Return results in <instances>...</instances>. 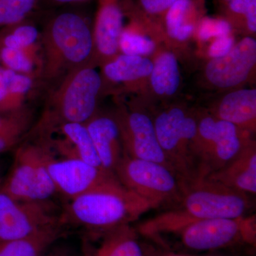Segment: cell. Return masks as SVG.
I'll return each mask as SVG.
<instances>
[{"instance_id": "obj_1", "label": "cell", "mask_w": 256, "mask_h": 256, "mask_svg": "<svg viewBox=\"0 0 256 256\" xmlns=\"http://www.w3.org/2000/svg\"><path fill=\"white\" fill-rule=\"evenodd\" d=\"M154 205L124 186L116 176L68 200L60 213L64 226L98 234L136 222Z\"/></svg>"}, {"instance_id": "obj_2", "label": "cell", "mask_w": 256, "mask_h": 256, "mask_svg": "<svg viewBox=\"0 0 256 256\" xmlns=\"http://www.w3.org/2000/svg\"><path fill=\"white\" fill-rule=\"evenodd\" d=\"M178 202L180 205L175 210L142 224L138 232L148 236L175 233L195 220L244 217L250 206L246 194L206 178H194L185 184Z\"/></svg>"}, {"instance_id": "obj_3", "label": "cell", "mask_w": 256, "mask_h": 256, "mask_svg": "<svg viewBox=\"0 0 256 256\" xmlns=\"http://www.w3.org/2000/svg\"><path fill=\"white\" fill-rule=\"evenodd\" d=\"M40 40V75L44 82H58L74 69L94 64L92 28L78 13L63 12L50 18Z\"/></svg>"}, {"instance_id": "obj_4", "label": "cell", "mask_w": 256, "mask_h": 256, "mask_svg": "<svg viewBox=\"0 0 256 256\" xmlns=\"http://www.w3.org/2000/svg\"><path fill=\"white\" fill-rule=\"evenodd\" d=\"M96 68L92 64L82 66L58 82L37 124V134L64 124H85L97 112L104 80Z\"/></svg>"}, {"instance_id": "obj_5", "label": "cell", "mask_w": 256, "mask_h": 256, "mask_svg": "<svg viewBox=\"0 0 256 256\" xmlns=\"http://www.w3.org/2000/svg\"><path fill=\"white\" fill-rule=\"evenodd\" d=\"M254 134L210 112H197L194 146L196 176L204 178L228 164L254 140Z\"/></svg>"}, {"instance_id": "obj_6", "label": "cell", "mask_w": 256, "mask_h": 256, "mask_svg": "<svg viewBox=\"0 0 256 256\" xmlns=\"http://www.w3.org/2000/svg\"><path fill=\"white\" fill-rule=\"evenodd\" d=\"M156 137L173 169L184 183L196 178L194 146L197 112L182 105H172L153 118Z\"/></svg>"}, {"instance_id": "obj_7", "label": "cell", "mask_w": 256, "mask_h": 256, "mask_svg": "<svg viewBox=\"0 0 256 256\" xmlns=\"http://www.w3.org/2000/svg\"><path fill=\"white\" fill-rule=\"evenodd\" d=\"M114 174L124 186L151 202L156 208L178 202L184 188L182 178L169 166L126 154Z\"/></svg>"}, {"instance_id": "obj_8", "label": "cell", "mask_w": 256, "mask_h": 256, "mask_svg": "<svg viewBox=\"0 0 256 256\" xmlns=\"http://www.w3.org/2000/svg\"><path fill=\"white\" fill-rule=\"evenodd\" d=\"M0 192L20 201L42 202L52 200L56 190L46 164V152L38 142H28L16 150L8 178Z\"/></svg>"}, {"instance_id": "obj_9", "label": "cell", "mask_w": 256, "mask_h": 256, "mask_svg": "<svg viewBox=\"0 0 256 256\" xmlns=\"http://www.w3.org/2000/svg\"><path fill=\"white\" fill-rule=\"evenodd\" d=\"M60 213L52 200L20 201L0 192V242L21 240L62 225Z\"/></svg>"}, {"instance_id": "obj_10", "label": "cell", "mask_w": 256, "mask_h": 256, "mask_svg": "<svg viewBox=\"0 0 256 256\" xmlns=\"http://www.w3.org/2000/svg\"><path fill=\"white\" fill-rule=\"evenodd\" d=\"M256 38L244 36L227 54L206 60L202 80L207 88L220 92L244 88L256 75Z\"/></svg>"}, {"instance_id": "obj_11", "label": "cell", "mask_w": 256, "mask_h": 256, "mask_svg": "<svg viewBox=\"0 0 256 256\" xmlns=\"http://www.w3.org/2000/svg\"><path fill=\"white\" fill-rule=\"evenodd\" d=\"M112 114L118 126L126 156L161 163L174 170L160 146L150 114L139 106L124 104H120Z\"/></svg>"}, {"instance_id": "obj_12", "label": "cell", "mask_w": 256, "mask_h": 256, "mask_svg": "<svg viewBox=\"0 0 256 256\" xmlns=\"http://www.w3.org/2000/svg\"><path fill=\"white\" fill-rule=\"evenodd\" d=\"M254 218H210L195 220L175 233L180 234L184 246L204 252L232 245L239 239L248 242L255 237Z\"/></svg>"}, {"instance_id": "obj_13", "label": "cell", "mask_w": 256, "mask_h": 256, "mask_svg": "<svg viewBox=\"0 0 256 256\" xmlns=\"http://www.w3.org/2000/svg\"><path fill=\"white\" fill-rule=\"evenodd\" d=\"M44 149L47 170L56 193L63 195L68 201L116 176L102 168L82 160L54 158Z\"/></svg>"}, {"instance_id": "obj_14", "label": "cell", "mask_w": 256, "mask_h": 256, "mask_svg": "<svg viewBox=\"0 0 256 256\" xmlns=\"http://www.w3.org/2000/svg\"><path fill=\"white\" fill-rule=\"evenodd\" d=\"M122 0H97L94 28L95 66H102L120 54L119 41L124 28Z\"/></svg>"}, {"instance_id": "obj_15", "label": "cell", "mask_w": 256, "mask_h": 256, "mask_svg": "<svg viewBox=\"0 0 256 256\" xmlns=\"http://www.w3.org/2000/svg\"><path fill=\"white\" fill-rule=\"evenodd\" d=\"M50 132L58 133V137L40 136L38 140L50 156L60 159L82 160L104 169L85 124H64L40 134Z\"/></svg>"}, {"instance_id": "obj_16", "label": "cell", "mask_w": 256, "mask_h": 256, "mask_svg": "<svg viewBox=\"0 0 256 256\" xmlns=\"http://www.w3.org/2000/svg\"><path fill=\"white\" fill-rule=\"evenodd\" d=\"M205 14L204 0H178L162 22L165 46L173 50L186 45L194 38L198 23Z\"/></svg>"}, {"instance_id": "obj_17", "label": "cell", "mask_w": 256, "mask_h": 256, "mask_svg": "<svg viewBox=\"0 0 256 256\" xmlns=\"http://www.w3.org/2000/svg\"><path fill=\"white\" fill-rule=\"evenodd\" d=\"M102 80L121 85L128 92H149L152 60L149 57L119 54L100 67Z\"/></svg>"}, {"instance_id": "obj_18", "label": "cell", "mask_w": 256, "mask_h": 256, "mask_svg": "<svg viewBox=\"0 0 256 256\" xmlns=\"http://www.w3.org/2000/svg\"><path fill=\"white\" fill-rule=\"evenodd\" d=\"M208 112L254 134L256 130V89L240 88L222 92Z\"/></svg>"}, {"instance_id": "obj_19", "label": "cell", "mask_w": 256, "mask_h": 256, "mask_svg": "<svg viewBox=\"0 0 256 256\" xmlns=\"http://www.w3.org/2000/svg\"><path fill=\"white\" fill-rule=\"evenodd\" d=\"M104 169L114 174L124 152L118 126L112 114L96 112L85 124Z\"/></svg>"}, {"instance_id": "obj_20", "label": "cell", "mask_w": 256, "mask_h": 256, "mask_svg": "<svg viewBox=\"0 0 256 256\" xmlns=\"http://www.w3.org/2000/svg\"><path fill=\"white\" fill-rule=\"evenodd\" d=\"M212 181L244 194L256 193V144L246 146L224 168L204 176Z\"/></svg>"}, {"instance_id": "obj_21", "label": "cell", "mask_w": 256, "mask_h": 256, "mask_svg": "<svg viewBox=\"0 0 256 256\" xmlns=\"http://www.w3.org/2000/svg\"><path fill=\"white\" fill-rule=\"evenodd\" d=\"M152 69L149 78V92L156 99L173 98L181 86L182 76L174 50L161 46L152 57Z\"/></svg>"}, {"instance_id": "obj_22", "label": "cell", "mask_w": 256, "mask_h": 256, "mask_svg": "<svg viewBox=\"0 0 256 256\" xmlns=\"http://www.w3.org/2000/svg\"><path fill=\"white\" fill-rule=\"evenodd\" d=\"M88 235L98 239V244L92 248L86 246L84 256H146L131 224Z\"/></svg>"}, {"instance_id": "obj_23", "label": "cell", "mask_w": 256, "mask_h": 256, "mask_svg": "<svg viewBox=\"0 0 256 256\" xmlns=\"http://www.w3.org/2000/svg\"><path fill=\"white\" fill-rule=\"evenodd\" d=\"M64 229L60 224L28 238L0 242V256H44L47 249L65 234Z\"/></svg>"}, {"instance_id": "obj_24", "label": "cell", "mask_w": 256, "mask_h": 256, "mask_svg": "<svg viewBox=\"0 0 256 256\" xmlns=\"http://www.w3.org/2000/svg\"><path fill=\"white\" fill-rule=\"evenodd\" d=\"M129 21L120 37V54L152 58L162 46L161 42L137 22Z\"/></svg>"}, {"instance_id": "obj_25", "label": "cell", "mask_w": 256, "mask_h": 256, "mask_svg": "<svg viewBox=\"0 0 256 256\" xmlns=\"http://www.w3.org/2000/svg\"><path fill=\"white\" fill-rule=\"evenodd\" d=\"M223 12L234 33L256 38V0H230L223 6Z\"/></svg>"}, {"instance_id": "obj_26", "label": "cell", "mask_w": 256, "mask_h": 256, "mask_svg": "<svg viewBox=\"0 0 256 256\" xmlns=\"http://www.w3.org/2000/svg\"><path fill=\"white\" fill-rule=\"evenodd\" d=\"M40 38L38 28L26 21L0 30V46L36 50Z\"/></svg>"}, {"instance_id": "obj_27", "label": "cell", "mask_w": 256, "mask_h": 256, "mask_svg": "<svg viewBox=\"0 0 256 256\" xmlns=\"http://www.w3.org/2000/svg\"><path fill=\"white\" fill-rule=\"evenodd\" d=\"M30 124V114L24 108L8 114L4 124L0 126V153L18 144L28 130Z\"/></svg>"}, {"instance_id": "obj_28", "label": "cell", "mask_w": 256, "mask_h": 256, "mask_svg": "<svg viewBox=\"0 0 256 256\" xmlns=\"http://www.w3.org/2000/svg\"><path fill=\"white\" fill-rule=\"evenodd\" d=\"M40 0H0V30L28 20Z\"/></svg>"}, {"instance_id": "obj_29", "label": "cell", "mask_w": 256, "mask_h": 256, "mask_svg": "<svg viewBox=\"0 0 256 256\" xmlns=\"http://www.w3.org/2000/svg\"><path fill=\"white\" fill-rule=\"evenodd\" d=\"M34 84L33 76L15 73L10 82L8 96L0 112L10 114L21 110L23 102Z\"/></svg>"}, {"instance_id": "obj_30", "label": "cell", "mask_w": 256, "mask_h": 256, "mask_svg": "<svg viewBox=\"0 0 256 256\" xmlns=\"http://www.w3.org/2000/svg\"><path fill=\"white\" fill-rule=\"evenodd\" d=\"M0 60L4 68L34 76L36 50L0 46Z\"/></svg>"}, {"instance_id": "obj_31", "label": "cell", "mask_w": 256, "mask_h": 256, "mask_svg": "<svg viewBox=\"0 0 256 256\" xmlns=\"http://www.w3.org/2000/svg\"><path fill=\"white\" fill-rule=\"evenodd\" d=\"M232 34H234L233 30L225 18L205 16L198 23L194 38L201 46L214 38Z\"/></svg>"}, {"instance_id": "obj_32", "label": "cell", "mask_w": 256, "mask_h": 256, "mask_svg": "<svg viewBox=\"0 0 256 256\" xmlns=\"http://www.w3.org/2000/svg\"><path fill=\"white\" fill-rule=\"evenodd\" d=\"M178 0H132L136 9L143 15L162 26L166 12Z\"/></svg>"}, {"instance_id": "obj_33", "label": "cell", "mask_w": 256, "mask_h": 256, "mask_svg": "<svg viewBox=\"0 0 256 256\" xmlns=\"http://www.w3.org/2000/svg\"><path fill=\"white\" fill-rule=\"evenodd\" d=\"M234 34L214 38L200 46L207 60L220 58L228 53L235 45Z\"/></svg>"}, {"instance_id": "obj_34", "label": "cell", "mask_w": 256, "mask_h": 256, "mask_svg": "<svg viewBox=\"0 0 256 256\" xmlns=\"http://www.w3.org/2000/svg\"><path fill=\"white\" fill-rule=\"evenodd\" d=\"M15 73L16 72L4 67L0 69V110L8 96L10 82Z\"/></svg>"}, {"instance_id": "obj_35", "label": "cell", "mask_w": 256, "mask_h": 256, "mask_svg": "<svg viewBox=\"0 0 256 256\" xmlns=\"http://www.w3.org/2000/svg\"><path fill=\"white\" fill-rule=\"evenodd\" d=\"M44 1L52 5L60 6V5L78 4V3L85 2L88 0H44Z\"/></svg>"}, {"instance_id": "obj_36", "label": "cell", "mask_w": 256, "mask_h": 256, "mask_svg": "<svg viewBox=\"0 0 256 256\" xmlns=\"http://www.w3.org/2000/svg\"><path fill=\"white\" fill-rule=\"evenodd\" d=\"M47 256H72L69 254H64V252H54V254H50Z\"/></svg>"}, {"instance_id": "obj_37", "label": "cell", "mask_w": 256, "mask_h": 256, "mask_svg": "<svg viewBox=\"0 0 256 256\" xmlns=\"http://www.w3.org/2000/svg\"><path fill=\"white\" fill-rule=\"evenodd\" d=\"M218 1L220 2V4L223 6L226 4H227L229 1H230V0H218Z\"/></svg>"}, {"instance_id": "obj_38", "label": "cell", "mask_w": 256, "mask_h": 256, "mask_svg": "<svg viewBox=\"0 0 256 256\" xmlns=\"http://www.w3.org/2000/svg\"><path fill=\"white\" fill-rule=\"evenodd\" d=\"M6 118V116L5 117H0V126L4 124L5 120Z\"/></svg>"}, {"instance_id": "obj_39", "label": "cell", "mask_w": 256, "mask_h": 256, "mask_svg": "<svg viewBox=\"0 0 256 256\" xmlns=\"http://www.w3.org/2000/svg\"><path fill=\"white\" fill-rule=\"evenodd\" d=\"M3 182L2 176L1 166H0V185Z\"/></svg>"}, {"instance_id": "obj_40", "label": "cell", "mask_w": 256, "mask_h": 256, "mask_svg": "<svg viewBox=\"0 0 256 256\" xmlns=\"http://www.w3.org/2000/svg\"><path fill=\"white\" fill-rule=\"evenodd\" d=\"M2 66L1 60H0V69L2 68Z\"/></svg>"}]
</instances>
